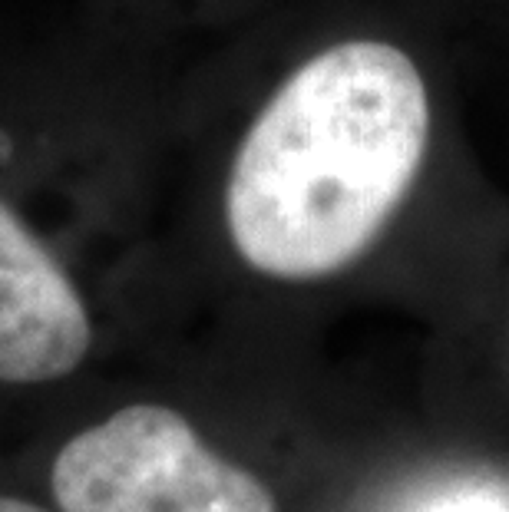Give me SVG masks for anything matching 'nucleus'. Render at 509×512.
Masks as SVG:
<instances>
[{
  "instance_id": "f257e3e1",
  "label": "nucleus",
  "mask_w": 509,
  "mask_h": 512,
  "mask_svg": "<svg viewBox=\"0 0 509 512\" xmlns=\"http://www.w3.org/2000/svg\"><path fill=\"white\" fill-rule=\"evenodd\" d=\"M430 93L387 40H344L288 76L248 126L225 185V225L248 268L314 281L354 265L414 189Z\"/></svg>"
},
{
  "instance_id": "f03ea898",
  "label": "nucleus",
  "mask_w": 509,
  "mask_h": 512,
  "mask_svg": "<svg viewBox=\"0 0 509 512\" xmlns=\"http://www.w3.org/2000/svg\"><path fill=\"white\" fill-rule=\"evenodd\" d=\"M50 489L63 512H278L262 479L212 453L159 403H133L77 433Z\"/></svg>"
},
{
  "instance_id": "7ed1b4c3",
  "label": "nucleus",
  "mask_w": 509,
  "mask_h": 512,
  "mask_svg": "<svg viewBox=\"0 0 509 512\" xmlns=\"http://www.w3.org/2000/svg\"><path fill=\"white\" fill-rule=\"evenodd\" d=\"M90 314L50 248L0 202V384H47L90 351Z\"/></svg>"
},
{
  "instance_id": "20e7f679",
  "label": "nucleus",
  "mask_w": 509,
  "mask_h": 512,
  "mask_svg": "<svg viewBox=\"0 0 509 512\" xmlns=\"http://www.w3.org/2000/svg\"><path fill=\"white\" fill-rule=\"evenodd\" d=\"M433 512H509L500 499H490V496H460V499H450V503H440Z\"/></svg>"
},
{
  "instance_id": "39448f33",
  "label": "nucleus",
  "mask_w": 509,
  "mask_h": 512,
  "mask_svg": "<svg viewBox=\"0 0 509 512\" xmlns=\"http://www.w3.org/2000/svg\"><path fill=\"white\" fill-rule=\"evenodd\" d=\"M0 512H43L34 503H24V499H10V496H0Z\"/></svg>"
}]
</instances>
